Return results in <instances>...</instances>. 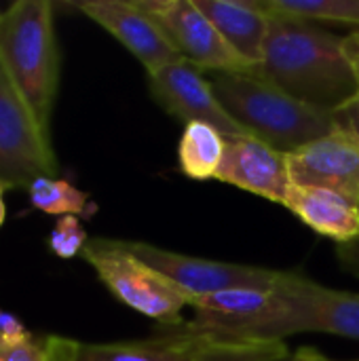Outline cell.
I'll return each mask as SVG.
<instances>
[{"label":"cell","mask_w":359,"mask_h":361,"mask_svg":"<svg viewBox=\"0 0 359 361\" xmlns=\"http://www.w3.org/2000/svg\"><path fill=\"white\" fill-rule=\"evenodd\" d=\"M55 173L51 137L0 61V184L4 190L30 188L34 180Z\"/></svg>","instance_id":"obj_6"},{"label":"cell","mask_w":359,"mask_h":361,"mask_svg":"<svg viewBox=\"0 0 359 361\" xmlns=\"http://www.w3.org/2000/svg\"><path fill=\"white\" fill-rule=\"evenodd\" d=\"M284 341L250 338L180 326L157 338L89 345L74 341L68 361H286Z\"/></svg>","instance_id":"obj_4"},{"label":"cell","mask_w":359,"mask_h":361,"mask_svg":"<svg viewBox=\"0 0 359 361\" xmlns=\"http://www.w3.org/2000/svg\"><path fill=\"white\" fill-rule=\"evenodd\" d=\"M148 87L154 102L171 116L188 123H205L222 133L224 140L250 135L218 102L203 70L186 59L148 74Z\"/></svg>","instance_id":"obj_11"},{"label":"cell","mask_w":359,"mask_h":361,"mask_svg":"<svg viewBox=\"0 0 359 361\" xmlns=\"http://www.w3.org/2000/svg\"><path fill=\"white\" fill-rule=\"evenodd\" d=\"M83 260L91 264L97 279L125 307L161 322L182 326V311L190 307V296L140 260L121 239H91L83 250Z\"/></svg>","instance_id":"obj_5"},{"label":"cell","mask_w":359,"mask_h":361,"mask_svg":"<svg viewBox=\"0 0 359 361\" xmlns=\"http://www.w3.org/2000/svg\"><path fill=\"white\" fill-rule=\"evenodd\" d=\"M125 243L140 260H144L148 267L159 271L163 277H167L180 290H184L190 298L207 296L222 290H235V288L273 290L284 273L262 267L195 258L140 241H125Z\"/></svg>","instance_id":"obj_9"},{"label":"cell","mask_w":359,"mask_h":361,"mask_svg":"<svg viewBox=\"0 0 359 361\" xmlns=\"http://www.w3.org/2000/svg\"><path fill=\"white\" fill-rule=\"evenodd\" d=\"M76 8L106 32H110L146 68L148 74L182 61V55L167 38V34L135 2L89 0L78 2Z\"/></svg>","instance_id":"obj_12"},{"label":"cell","mask_w":359,"mask_h":361,"mask_svg":"<svg viewBox=\"0 0 359 361\" xmlns=\"http://www.w3.org/2000/svg\"><path fill=\"white\" fill-rule=\"evenodd\" d=\"M343 47H345V55H347V59L351 63V70H353V74H355L359 82V32L345 36Z\"/></svg>","instance_id":"obj_24"},{"label":"cell","mask_w":359,"mask_h":361,"mask_svg":"<svg viewBox=\"0 0 359 361\" xmlns=\"http://www.w3.org/2000/svg\"><path fill=\"white\" fill-rule=\"evenodd\" d=\"M174 42L182 59L203 72H252L258 70L241 59L201 13L195 0H135Z\"/></svg>","instance_id":"obj_8"},{"label":"cell","mask_w":359,"mask_h":361,"mask_svg":"<svg viewBox=\"0 0 359 361\" xmlns=\"http://www.w3.org/2000/svg\"><path fill=\"white\" fill-rule=\"evenodd\" d=\"M286 207L317 235L339 245L359 239V203L339 192L292 184Z\"/></svg>","instance_id":"obj_16"},{"label":"cell","mask_w":359,"mask_h":361,"mask_svg":"<svg viewBox=\"0 0 359 361\" xmlns=\"http://www.w3.org/2000/svg\"><path fill=\"white\" fill-rule=\"evenodd\" d=\"M0 19H2V13H0Z\"/></svg>","instance_id":"obj_27"},{"label":"cell","mask_w":359,"mask_h":361,"mask_svg":"<svg viewBox=\"0 0 359 361\" xmlns=\"http://www.w3.org/2000/svg\"><path fill=\"white\" fill-rule=\"evenodd\" d=\"M212 89L224 110L254 137L290 154L336 131L332 112L317 110L252 72H209Z\"/></svg>","instance_id":"obj_2"},{"label":"cell","mask_w":359,"mask_h":361,"mask_svg":"<svg viewBox=\"0 0 359 361\" xmlns=\"http://www.w3.org/2000/svg\"><path fill=\"white\" fill-rule=\"evenodd\" d=\"M334 121H336L339 129L347 131L359 142V91L343 108H339L334 112Z\"/></svg>","instance_id":"obj_22"},{"label":"cell","mask_w":359,"mask_h":361,"mask_svg":"<svg viewBox=\"0 0 359 361\" xmlns=\"http://www.w3.org/2000/svg\"><path fill=\"white\" fill-rule=\"evenodd\" d=\"M89 235L85 231V226L80 224L78 216H63L57 220L55 228L51 231L49 237V247L57 258H74V256H83V250L89 243Z\"/></svg>","instance_id":"obj_21"},{"label":"cell","mask_w":359,"mask_h":361,"mask_svg":"<svg viewBox=\"0 0 359 361\" xmlns=\"http://www.w3.org/2000/svg\"><path fill=\"white\" fill-rule=\"evenodd\" d=\"M226 150V140L220 131L205 123H188L184 125L178 161L184 176L193 180H216V173L222 165Z\"/></svg>","instance_id":"obj_17"},{"label":"cell","mask_w":359,"mask_h":361,"mask_svg":"<svg viewBox=\"0 0 359 361\" xmlns=\"http://www.w3.org/2000/svg\"><path fill=\"white\" fill-rule=\"evenodd\" d=\"M286 165L292 184L317 186L359 203V142L339 129L290 154Z\"/></svg>","instance_id":"obj_13"},{"label":"cell","mask_w":359,"mask_h":361,"mask_svg":"<svg viewBox=\"0 0 359 361\" xmlns=\"http://www.w3.org/2000/svg\"><path fill=\"white\" fill-rule=\"evenodd\" d=\"M226 44L250 66L260 68L271 13L262 0H195Z\"/></svg>","instance_id":"obj_15"},{"label":"cell","mask_w":359,"mask_h":361,"mask_svg":"<svg viewBox=\"0 0 359 361\" xmlns=\"http://www.w3.org/2000/svg\"><path fill=\"white\" fill-rule=\"evenodd\" d=\"M275 290L290 305L284 338L324 332L359 341V294L320 286L298 273H281Z\"/></svg>","instance_id":"obj_10"},{"label":"cell","mask_w":359,"mask_h":361,"mask_svg":"<svg viewBox=\"0 0 359 361\" xmlns=\"http://www.w3.org/2000/svg\"><path fill=\"white\" fill-rule=\"evenodd\" d=\"M336 256L341 267L351 273L353 277H359V239L351 241V243H343L336 247Z\"/></svg>","instance_id":"obj_23"},{"label":"cell","mask_w":359,"mask_h":361,"mask_svg":"<svg viewBox=\"0 0 359 361\" xmlns=\"http://www.w3.org/2000/svg\"><path fill=\"white\" fill-rule=\"evenodd\" d=\"M216 180L286 205L292 180L286 154L277 152L254 135L226 140V150Z\"/></svg>","instance_id":"obj_14"},{"label":"cell","mask_w":359,"mask_h":361,"mask_svg":"<svg viewBox=\"0 0 359 361\" xmlns=\"http://www.w3.org/2000/svg\"><path fill=\"white\" fill-rule=\"evenodd\" d=\"M74 341L53 334L0 336V361H68Z\"/></svg>","instance_id":"obj_20"},{"label":"cell","mask_w":359,"mask_h":361,"mask_svg":"<svg viewBox=\"0 0 359 361\" xmlns=\"http://www.w3.org/2000/svg\"><path fill=\"white\" fill-rule=\"evenodd\" d=\"M271 15L359 25V0H262Z\"/></svg>","instance_id":"obj_19"},{"label":"cell","mask_w":359,"mask_h":361,"mask_svg":"<svg viewBox=\"0 0 359 361\" xmlns=\"http://www.w3.org/2000/svg\"><path fill=\"white\" fill-rule=\"evenodd\" d=\"M32 207L51 216H85L91 209L89 195L68 180L38 178L28 188Z\"/></svg>","instance_id":"obj_18"},{"label":"cell","mask_w":359,"mask_h":361,"mask_svg":"<svg viewBox=\"0 0 359 361\" xmlns=\"http://www.w3.org/2000/svg\"><path fill=\"white\" fill-rule=\"evenodd\" d=\"M2 192H4V188H2V184H0V226L4 224V218H6V205H4V197H2Z\"/></svg>","instance_id":"obj_26"},{"label":"cell","mask_w":359,"mask_h":361,"mask_svg":"<svg viewBox=\"0 0 359 361\" xmlns=\"http://www.w3.org/2000/svg\"><path fill=\"white\" fill-rule=\"evenodd\" d=\"M343 42L345 36L313 21L271 15L258 72L288 95L334 114L359 91Z\"/></svg>","instance_id":"obj_1"},{"label":"cell","mask_w":359,"mask_h":361,"mask_svg":"<svg viewBox=\"0 0 359 361\" xmlns=\"http://www.w3.org/2000/svg\"><path fill=\"white\" fill-rule=\"evenodd\" d=\"M193 319L182 326L250 338L284 341V326L290 317L288 300L273 288H235L190 298Z\"/></svg>","instance_id":"obj_7"},{"label":"cell","mask_w":359,"mask_h":361,"mask_svg":"<svg viewBox=\"0 0 359 361\" xmlns=\"http://www.w3.org/2000/svg\"><path fill=\"white\" fill-rule=\"evenodd\" d=\"M0 61L40 127L51 133L59 89V49L49 0H17L2 13Z\"/></svg>","instance_id":"obj_3"},{"label":"cell","mask_w":359,"mask_h":361,"mask_svg":"<svg viewBox=\"0 0 359 361\" xmlns=\"http://www.w3.org/2000/svg\"><path fill=\"white\" fill-rule=\"evenodd\" d=\"M286 361H334L330 357H326L324 353H320L317 349L313 347H300L296 351H292V355Z\"/></svg>","instance_id":"obj_25"}]
</instances>
